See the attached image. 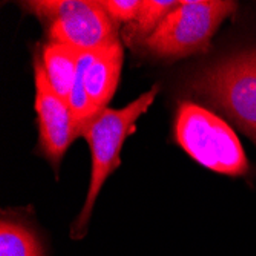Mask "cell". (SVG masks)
<instances>
[{
    "label": "cell",
    "mask_w": 256,
    "mask_h": 256,
    "mask_svg": "<svg viewBox=\"0 0 256 256\" xmlns=\"http://www.w3.org/2000/svg\"><path fill=\"white\" fill-rule=\"evenodd\" d=\"M156 94L158 86H154L149 92L129 103L123 109L106 108L83 132L82 136H84L90 148L92 172L86 202L71 228V236L74 240H82L86 235L92 208L96 206L103 184L112 175V172L122 166L120 154L126 138L135 130L136 120L152 106Z\"/></svg>",
    "instance_id": "obj_1"
},
{
    "label": "cell",
    "mask_w": 256,
    "mask_h": 256,
    "mask_svg": "<svg viewBox=\"0 0 256 256\" xmlns=\"http://www.w3.org/2000/svg\"><path fill=\"white\" fill-rule=\"evenodd\" d=\"M189 86L256 144V48L201 69Z\"/></svg>",
    "instance_id": "obj_2"
},
{
    "label": "cell",
    "mask_w": 256,
    "mask_h": 256,
    "mask_svg": "<svg viewBox=\"0 0 256 256\" xmlns=\"http://www.w3.org/2000/svg\"><path fill=\"white\" fill-rule=\"evenodd\" d=\"M174 132L176 143L202 168L227 176L248 172V160L235 130L208 109L192 102L181 103Z\"/></svg>",
    "instance_id": "obj_3"
},
{
    "label": "cell",
    "mask_w": 256,
    "mask_h": 256,
    "mask_svg": "<svg viewBox=\"0 0 256 256\" xmlns=\"http://www.w3.org/2000/svg\"><path fill=\"white\" fill-rule=\"evenodd\" d=\"M236 2L222 0H184L143 44L148 52L166 60L204 52L221 23L236 11Z\"/></svg>",
    "instance_id": "obj_4"
},
{
    "label": "cell",
    "mask_w": 256,
    "mask_h": 256,
    "mask_svg": "<svg viewBox=\"0 0 256 256\" xmlns=\"http://www.w3.org/2000/svg\"><path fill=\"white\" fill-rule=\"evenodd\" d=\"M48 28L50 42L97 51L120 42L117 23L102 2L92 0H46L22 4Z\"/></svg>",
    "instance_id": "obj_5"
},
{
    "label": "cell",
    "mask_w": 256,
    "mask_h": 256,
    "mask_svg": "<svg viewBox=\"0 0 256 256\" xmlns=\"http://www.w3.org/2000/svg\"><path fill=\"white\" fill-rule=\"evenodd\" d=\"M34 71L36 110L40 130L38 146L44 158H48L57 170L68 148L72 144L74 140H77L74 135L72 115L69 104L52 89L44 66L38 57L34 60Z\"/></svg>",
    "instance_id": "obj_6"
},
{
    "label": "cell",
    "mask_w": 256,
    "mask_h": 256,
    "mask_svg": "<svg viewBox=\"0 0 256 256\" xmlns=\"http://www.w3.org/2000/svg\"><path fill=\"white\" fill-rule=\"evenodd\" d=\"M123 66V44L120 42L97 50L86 68L84 88L94 120L108 108L117 90Z\"/></svg>",
    "instance_id": "obj_7"
},
{
    "label": "cell",
    "mask_w": 256,
    "mask_h": 256,
    "mask_svg": "<svg viewBox=\"0 0 256 256\" xmlns=\"http://www.w3.org/2000/svg\"><path fill=\"white\" fill-rule=\"evenodd\" d=\"M83 51L74 46L50 42L44 44L42 63L44 66L46 76L57 94L69 104V96L76 82L78 60Z\"/></svg>",
    "instance_id": "obj_8"
},
{
    "label": "cell",
    "mask_w": 256,
    "mask_h": 256,
    "mask_svg": "<svg viewBox=\"0 0 256 256\" xmlns=\"http://www.w3.org/2000/svg\"><path fill=\"white\" fill-rule=\"evenodd\" d=\"M0 256H46L36 230L22 220L4 214L0 224Z\"/></svg>",
    "instance_id": "obj_9"
},
{
    "label": "cell",
    "mask_w": 256,
    "mask_h": 256,
    "mask_svg": "<svg viewBox=\"0 0 256 256\" xmlns=\"http://www.w3.org/2000/svg\"><path fill=\"white\" fill-rule=\"evenodd\" d=\"M178 4L180 2H168V0H146L143 2L136 18L124 28V40L128 43H144Z\"/></svg>",
    "instance_id": "obj_10"
},
{
    "label": "cell",
    "mask_w": 256,
    "mask_h": 256,
    "mask_svg": "<svg viewBox=\"0 0 256 256\" xmlns=\"http://www.w3.org/2000/svg\"><path fill=\"white\" fill-rule=\"evenodd\" d=\"M102 5L117 25L118 23L129 25L136 18L143 2H140V0H106V2H102Z\"/></svg>",
    "instance_id": "obj_11"
}]
</instances>
